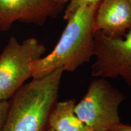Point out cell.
I'll return each mask as SVG.
<instances>
[{"mask_svg": "<svg viewBox=\"0 0 131 131\" xmlns=\"http://www.w3.org/2000/svg\"><path fill=\"white\" fill-rule=\"evenodd\" d=\"M100 3L83 6L68 20L53 50L31 64L33 78H40L57 69L73 72L89 62L94 53V16Z\"/></svg>", "mask_w": 131, "mask_h": 131, "instance_id": "1", "label": "cell"}, {"mask_svg": "<svg viewBox=\"0 0 131 131\" xmlns=\"http://www.w3.org/2000/svg\"><path fill=\"white\" fill-rule=\"evenodd\" d=\"M64 72L57 69L24 84L9 101L2 131H46Z\"/></svg>", "mask_w": 131, "mask_h": 131, "instance_id": "2", "label": "cell"}, {"mask_svg": "<svg viewBox=\"0 0 131 131\" xmlns=\"http://www.w3.org/2000/svg\"><path fill=\"white\" fill-rule=\"evenodd\" d=\"M125 95L106 78L91 82L83 98L75 104L77 116L94 131H109L121 123L118 113Z\"/></svg>", "mask_w": 131, "mask_h": 131, "instance_id": "3", "label": "cell"}, {"mask_svg": "<svg viewBox=\"0 0 131 131\" xmlns=\"http://www.w3.org/2000/svg\"><path fill=\"white\" fill-rule=\"evenodd\" d=\"M46 48L35 38L19 42L10 38L0 54V101H7L32 77L31 64L41 58Z\"/></svg>", "mask_w": 131, "mask_h": 131, "instance_id": "4", "label": "cell"}, {"mask_svg": "<svg viewBox=\"0 0 131 131\" xmlns=\"http://www.w3.org/2000/svg\"><path fill=\"white\" fill-rule=\"evenodd\" d=\"M91 73L95 78L121 77L131 85V29L122 38H111L101 31L94 35Z\"/></svg>", "mask_w": 131, "mask_h": 131, "instance_id": "5", "label": "cell"}, {"mask_svg": "<svg viewBox=\"0 0 131 131\" xmlns=\"http://www.w3.org/2000/svg\"><path fill=\"white\" fill-rule=\"evenodd\" d=\"M64 7L57 0H0V32L9 30L15 21L43 25Z\"/></svg>", "mask_w": 131, "mask_h": 131, "instance_id": "6", "label": "cell"}, {"mask_svg": "<svg viewBox=\"0 0 131 131\" xmlns=\"http://www.w3.org/2000/svg\"><path fill=\"white\" fill-rule=\"evenodd\" d=\"M95 32L122 38L131 29V6L128 0H102L94 16Z\"/></svg>", "mask_w": 131, "mask_h": 131, "instance_id": "7", "label": "cell"}, {"mask_svg": "<svg viewBox=\"0 0 131 131\" xmlns=\"http://www.w3.org/2000/svg\"><path fill=\"white\" fill-rule=\"evenodd\" d=\"M75 100L57 102L49 117L48 126L55 131H94L75 114Z\"/></svg>", "mask_w": 131, "mask_h": 131, "instance_id": "8", "label": "cell"}, {"mask_svg": "<svg viewBox=\"0 0 131 131\" xmlns=\"http://www.w3.org/2000/svg\"><path fill=\"white\" fill-rule=\"evenodd\" d=\"M102 0H70L65 8L63 18L68 21L80 8L86 5L100 3Z\"/></svg>", "mask_w": 131, "mask_h": 131, "instance_id": "9", "label": "cell"}, {"mask_svg": "<svg viewBox=\"0 0 131 131\" xmlns=\"http://www.w3.org/2000/svg\"><path fill=\"white\" fill-rule=\"evenodd\" d=\"M8 106H9L8 101H0V131H2L3 124L7 112Z\"/></svg>", "mask_w": 131, "mask_h": 131, "instance_id": "10", "label": "cell"}, {"mask_svg": "<svg viewBox=\"0 0 131 131\" xmlns=\"http://www.w3.org/2000/svg\"><path fill=\"white\" fill-rule=\"evenodd\" d=\"M109 131H131V125L120 123Z\"/></svg>", "mask_w": 131, "mask_h": 131, "instance_id": "11", "label": "cell"}, {"mask_svg": "<svg viewBox=\"0 0 131 131\" xmlns=\"http://www.w3.org/2000/svg\"><path fill=\"white\" fill-rule=\"evenodd\" d=\"M57 1H58L60 3H61V4L64 5L65 6V4H66L67 3L69 2L70 0H57Z\"/></svg>", "mask_w": 131, "mask_h": 131, "instance_id": "12", "label": "cell"}, {"mask_svg": "<svg viewBox=\"0 0 131 131\" xmlns=\"http://www.w3.org/2000/svg\"><path fill=\"white\" fill-rule=\"evenodd\" d=\"M46 131H55V130H53V129L51 128V127L48 126V127H47V129H46Z\"/></svg>", "mask_w": 131, "mask_h": 131, "instance_id": "13", "label": "cell"}, {"mask_svg": "<svg viewBox=\"0 0 131 131\" xmlns=\"http://www.w3.org/2000/svg\"><path fill=\"white\" fill-rule=\"evenodd\" d=\"M128 1H129V4H130V6H131V0H128Z\"/></svg>", "mask_w": 131, "mask_h": 131, "instance_id": "14", "label": "cell"}, {"mask_svg": "<svg viewBox=\"0 0 131 131\" xmlns=\"http://www.w3.org/2000/svg\"><path fill=\"white\" fill-rule=\"evenodd\" d=\"M130 89H131V85L130 86Z\"/></svg>", "mask_w": 131, "mask_h": 131, "instance_id": "15", "label": "cell"}]
</instances>
